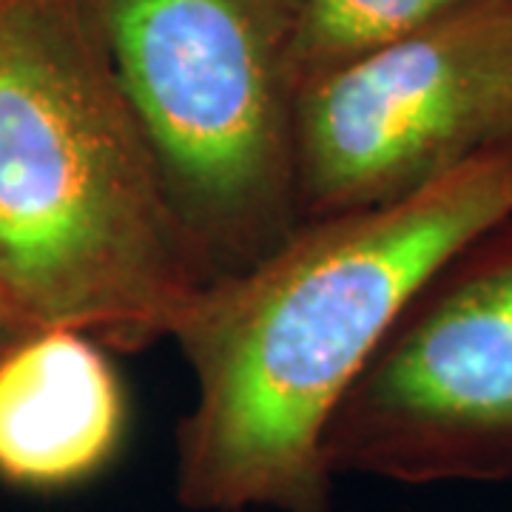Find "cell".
I'll return each mask as SVG.
<instances>
[{
  "mask_svg": "<svg viewBox=\"0 0 512 512\" xmlns=\"http://www.w3.org/2000/svg\"><path fill=\"white\" fill-rule=\"evenodd\" d=\"M507 217L512 143L396 200L305 220L248 271L202 285L174 333L197 387L177 501L330 512L336 407L427 279Z\"/></svg>",
  "mask_w": 512,
  "mask_h": 512,
  "instance_id": "cell-1",
  "label": "cell"
},
{
  "mask_svg": "<svg viewBox=\"0 0 512 512\" xmlns=\"http://www.w3.org/2000/svg\"><path fill=\"white\" fill-rule=\"evenodd\" d=\"M208 279L83 0H0V313L174 339Z\"/></svg>",
  "mask_w": 512,
  "mask_h": 512,
  "instance_id": "cell-2",
  "label": "cell"
},
{
  "mask_svg": "<svg viewBox=\"0 0 512 512\" xmlns=\"http://www.w3.org/2000/svg\"><path fill=\"white\" fill-rule=\"evenodd\" d=\"M208 282L302 225L293 0H83Z\"/></svg>",
  "mask_w": 512,
  "mask_h": 512,
  "instance_id": "cell-3",
  "label": "cell"
},
{
  "mask_svg": "<svg viewBox=\"0 0 512 512\" xmlns=\"http://www.w3.org/2000/svg\"><path fill=\"white\" fill-rule=\"evenodd\" d=\"M330 476L512 478V217L427 279L325 433Z\"/></svg>",
  "mask_w": 512,
  "mask_h": 512,
  "instance_id": "cell-4",
  "label": "cell"
},
{
  "mask_svg": "<svg viewBox=\"0 0 512 512\" xmlns=\"http://www.w3.org/2000/svg\"><path fill=\"white\" fill-rule=\"evenodd\" d=\"M507 143L512 3L476 0L299 92V220L396 200Z\"/></svg>",
  "mask_w": 512,
  "mask_h": 512,
  "instance_id": "cell-5",
  "label": "cell"
},
{
  "mask_svg": "<svg viewBox=\"0 0 512 512\" xmlns=\"http://www.w3.org/2000/svg\"><path fill=\"white\" fill-rule=\"evenodd\" d=\"M126 430V390L97 339L32 330L0 353L3 484L32 493L86 484L117 458Z\"/></svg>",
  "mask_w": 512,
  "mask_h": 512,
  "instance_id": "cell-6",
  "label": "cell"
},
{
  "mask_svg": "<svg viewBox=\"0 0 512 512\" xmlns=\"http://www.w3.org/2000/svg\"><path fill=\"white\" fill-rule=\"evenodd\" d=\"M476 0H293L291 77L299 92L373 49L421 32Z\"/></svg>",
  "mask_w": 512,
  "mask_h": 512,
  "instance_id": "cell-7",
  "label": "cell"
},
{
  "mask_svg": "<svg viewBox=\"0 0 512 512\" xmlns=\"http://www.w3.org/2000/svg\"><path fill=\"white\" fill-rule=\"evenodd\" d=\"M18 336H23V333H18V330L12 328V325L6 322V316L0 313V353L9 348V345H12V342L18 339Z\"/></svg>",
  "mask_w": 512,
  "mask_h": 512,
  "instance_id": "cell-8",
  "label": "cell"
},
{
  "mask_svg": "<svg viewBox=\"0 0 512 512\" xmlns=\"http://www.w3.org/2000/svg\"><path fill=\"white\" fill-rule=\"evenodd\" d=\"M242 512H262V510H242Z\"/></svg>",
  "mask_w": 512,
  "mask_h": 512,
  "instance_id": "cell-9",
  "label": "cell"
},
{
  "mask_svg": "<svg viewBox=\"0 0 512 512\" xmlns=\"http://www.w3.org/2000/svg\"><path fill=\"white\" fill-rule=\"evenodd\" d=\"M510 3H512V0H510Z\"/></svg>",
  "mask_w": 512,
  "mask_h": 512,
  "instance_id": "cell-10",
  "label": "cell"
}]
</instances>
